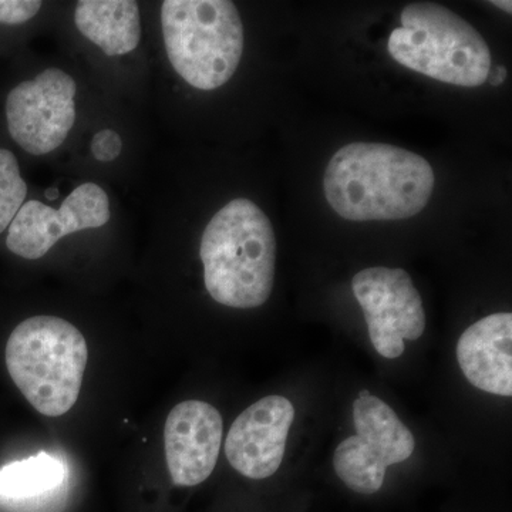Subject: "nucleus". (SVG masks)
<instances>
[{
  "label": "nucleus",
  "mask_w": 512,
  "mask_h": 512,
  "mask_svg": "<svg viewBox=\"0 0 512 512\" xmlns=\"http://www.w3.org/2000/svg\"><path fill=\"white\" fill-rule=\"evenodd\" d=\"M433 168L419 154L390 144L352 143L329 161L326 200L345 220H407L429 204Z\"/></svg>",
  "instance_id": "obj_1"
},
{
  "label": "nucleus",
  "mask_w": 512,
  "mask_h": 512,
  "mask_svg": "<svg viewBox=\"0 0 512 512\" xmlns=\"http://www.w3.org/2000/svg\"><path fill=\"white\" fill-rule=\"evenodd\" d=\"M200 256L205 288L215 302L254 309L268 301L275 282V232L251 200H232L212 217L202 234Z\"/></svg>",
  "instance_id": "obj_2"
},
{
  "label": "nucleus",
  "mask_w": 512,
  "mask_h": 512,
  "mask_svg": "<svg viewBox=\"0 0 512 512\" xmlns=\"http://www.w3.org/2000/svg\"><path fill=\"white\" fill-rule=\"evenodd\" d=\"M89 349L83 333L57 316L23 320L6 343V367L13 383L47 417L72 410L82 392Z\"/></svg>",
  "instance_id": "obj_3"
},
{
  "label": "nucleus",
  "mask_w": 512,
  "mask_h": 512,
  "mask_svg": "<svg viewBox=\"0 0 512 512\" xmlns=\"http://www.w3.org/2000/svg\"><path fill=\"white\" fill-rule=\"evenodd\" d=\"M161 26L175 72L200 90L224 86L244 53V25L228 0H165Z\"/></svg>",
  "instance_id": "obj_4"
},
{
  "label": "nucleus",
  "mask_w": 512,
  "mask_h": 512,
  "mask_svg": "<svg viewBox=\"0 0 512 512\" xmlns=\"http://www.w3.org/2000/svg\"><path fill=\"white\" fill-rule=\"evenodd\" d=\"M397 63L441 83L478 87L491 70V53L470 23L436 3H412L402 12V28L389 39Z\"/></svg>",
  "instance_id": "obj_5"
},
{
  "label": "nucleus",
  "mask_w": 512,
  "mask_h": 512,
  "mask_svg": "<svg viewBox=\"0 0 512 512\" xmlns=\"http://www.w3.org/2000/svg\"><path fill=\"white\" fill-rule=\"evenodd\" d=\"M352 289L380 356L397 359L406 349L404 340L421 338L426 329V312L406 271L384 266L363 269L353 278Z\"/></svg>",
  "instance_id": "obj_6"
},
{
  "label": "nucleus",
  "mask_w": 512,
  "mask_h": 512,
  "mask_svg": "<svg viewBox=\"0 0 512 512\" xmlns=\"http://www.w3.org/2000/svg\"><path fill=\"white\" fill-rule=\"evenodd\" d=\"M76 92L73 77L56 67L16 86L6 100V120L15 143L33 156L62 146L76 121Z\"/></svg>",
  "instance_id": "obj_7"
},
{
  "label": "nucleus",
  "mask_w": 512,
  "mask_h": 512,
  "mask_svg": "<svg viewBox=\"0 0 512 512\" xmlns=\"http://www.w3.org/2000/svg\"><path fill=\"white\" fill-rule=\"evenodd\" d=\"M110 220V201L97 184L80 185L63 201L60 210L43 202H25L9 225L6 245L25 259H40L60 239L84 229L103 227Z\"/></svg>",
  "instance_id": "obj_8"
},
{
  "label": "nucleus",
  "mask_w": 512,
  "mask_h": 512,
  "mask_svg": "<svg viewBox=\"0 0 512 512\" xmlns=\"http://www.w3.org/2000/svg\"><path fill=\"white\" fill-rule=\"evenodd\" d=\"M293 419V404L278 394L239 414L225 440V456L232 468L252 480L274 476L284 460Z\"/></svg>",
  "instance_id": "obj_9"
},
{
  "label": "nucleus",
  "mask_w": 512,
  "mask_h": 512,
  "mask_svg": "<svg viewBox=\"0 0 512 512\" xmlns=\"http://www.w3.org/2000/svg\"><path fill=\"white\" fill-rule=\"evenodd\" d=\"M224 423L211 404L187 400L174 406L164 426V448L171 480L194 487L211 476L220 457Z\"/></svg>",
  "instance_id": "obj_10"
},
{
  "label": "nucleus",
  "mask_w": 512,
  "mask_h": 512,
  "mask_svg": "<svg viewBox=\"0 0 512 512\" xmlns=\"http://www.w3.org/2000/svg\"><path fill=\"white\" fill-rule=\"evenodd\" d=\"M457 360L468 382L483 392L512 394V315L494 313L461 335Z\"/></svg>",
  "instance_id": "obj_11"
},
{
  "label": "nucleus",
  "mask_w": 512,
  "mask_h": 512,
  "mask_svg": "<svg viewBox=\"0 0 512 512\" xmlns=\"http://www.w3.org/2000/svg\"><path fill=\"white\" fill-rule=\"evenodd\" d=\"M74 23L107 56L127 55L140 43V9L134 0H80Z\"/></svg>",
  "instance_id": "obj_12"
},
{
  "label": "nucleus",
  "mask_w": 512,
  "mask_h": 512,
  "mask_svg": "<svg viewBox=\"0 0 512 512\" xmlns=\"http://www.w3.org/2000/svg\"><path fill=\"white\" fill-rule=\"evenodd\" d=\"M356 436L384 467L403 463L412 456L416 440L412 431L379 397H357L353 404Z\"/></svg>",
  "instance_id": "obj_13"
},
{
  "label": "nucleus",
  "mask_w": 512,
  "mask_h": 512,
  "mask_svg": "<svg viewBox=\"0 0 512 512\" xmlns=\"http://www.w3.org/2000/svg\"><path fill=\"white\" fill-rule=\"evenodd\" d=\"M63 480L62 461L42 451L0 468V495L9 500H25L59 487Z\"/></svg>",
  "instance_id": "obj_14"
},
{
  "label": "nucleus",
  "mask_w": 512,
  "mask_h": 512,
  "mask_svg": "<svg viewBox=\"0 0 512 512\" xmlns=\"http://www.w3.org/2000/svg\"><path fill=\"white\" fill-rule=\"evenodd\" d=\"M336 474L350 490L359 494H375L382 488L387 468L357 436L339 444L333 458Z\"/></svg>",
  "instance_id": "obj_15"
},
{
  "label": "nucleus",
  "mask_w": 512,
  "mask_h": 512,
  "mask_svg": "<svg viewBox=\"0 0 512 512\" xmlns=\"http://www.w3.org/2000/svg\"><path fill=\"white\" fill-rule=\"evenodd\" d=\"M28 185L20 174L18 160L9 150H0V234L9 228L25 204Z\"/></svg>",
  "instance_id": "obj_16"
},
{
  "label": "nucleus",
  "mask_w": 512,
  "mask_h": 512,
  "mask_svg": "<svg viewBox=\"0 0 512 512\" xmlns=\"http://www.w3.org/2000/svg\"><path fill=\"white\" fill-rule=\"evenodd\" d=\"M42 8L36 0H0V23L22 25L35 18Z\"/></svg>",
  "instance_id": "obj_17"
},
{
  "label": "nucleus",
  "mask_w": 512,
  "mask_h": 512,
  "mask_svg": "<svg viewBox=\"0 0 512 512\" xmlns=\"http://www.w3.org/2000/svg\"><path fill=\"white\" fill-rule=\"evenodd\" d=\"M123 141L116 131L101 130L92 141V154L101 163H111L120 156Z\"/></svg>",
  "instance_id": "obj_18"
},
{
  "label": "nucleus",
  "mask_w": 512,
  "mask_h": 512,
  "mask_svg": "<svg viewBox=\"0 0 512 512\" xmlns=\"http://www.w3.org/2000/svg\"><path fill=\"white\" fill-rule=\"evenodd\" d=\"M507 79V69L503 66H498L493 74H488L487 80L491 86H500L501 83Z\"/></svg>",
  "instance_id": "obj_19"
},
{
  "label": "nucleus",
  "mask_w": 512,
  "mask_h": 512,
  "mask_svg": "<svg viewBox=\"0 0 512 512\" xmlns=\"http://www.w3.org/2000/svg\"><path fill=\"white\" fill-rule=\"evenodd\" d=\"M491 3H493L494 6H497V8L505 10L507 13L512 12V3L510 0H493Z\"/></svg>",
  "instance_id": "obj_20"
},
{
  "label": "nucleus",
  "mask_w": 512,
  "mask_h": 512,
  "mask_svg": "<svg viewBox=\"0 0 512 512\" xmlns=\"http://www.w3.org/2000/svg\"><path fill=\"white\" fill-rule=\"evenodd\" d=\"M45 197L47 200L55 201L59 198V190L57 188H49V190L45 191Z\"/></svg>",
  "instance_id": "obj_21"
},
{
  "label": "nucleus",
  "mask_w": 512,
  "mask_h": 512,
  "mask_svg": "<svg viewBox=\"0 0 512 512\" xmlns=\"http://www.w3.org/2000/svg\"><path fill=\"white\" fill-rule=\"evenodd\" d=\"M370 393L369 390H362V392L359 393V397H367V396H370Z\"/></svg>",
  "instance_id": "obj_22"
}]
</instances>
